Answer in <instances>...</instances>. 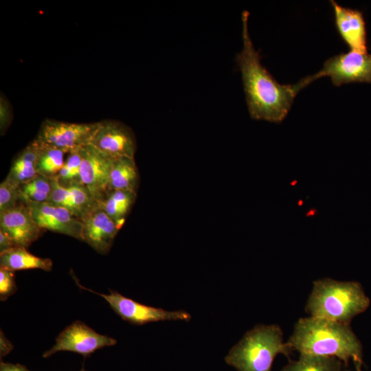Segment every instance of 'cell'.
<instances>
[{
	"instance_id": "obj_16",
	"label": "cell",
	"mask_w": 371,
	"mask_h": 371,
	"mask_svg": "<svg viewBox=\"0 0 371 371\" xmlns=\"http://www.w3.org/2000/svg\"><path fill=\"white\" fill-rule=\"evenodd\" d=\"M38 156V145L34 139L14 159L5 179L19 188L36 177Z\"/></svg>"
},
{
	"instance_id": "obj_19",
	"label": "cell",
	"mask_w": 371,
	"mask_h": 371,
	"mask_svg": "<svg viewBox=\"0 0 371 371\" xmlns=\"http://www.w3.org/2000/svg\"><path fill=\"white\" fill-rule=\"evenodd\" d=\"M136 196L137 193L135 192L111 190L99 204V206L116 223L120 229L135 201Z\"/></svg>"
},
{
	"instance_id": "obj_2",
	"label": "cell",
	"mask_w": 371,
	"mask_h": 371,
	"mask_svg": "<svg viewBox=\"0 0 371 371\" xmlns=\"http://www.w3.org/2000/svg\"><path fill=\"white\" fill-rule=\"evenodd\" d=\"M291 352L330 357L344 366L363 365V346L350 324L308 316L300 318L286 341Z\"/></svg>"
},
{
	"instance_id": "obj_21",
	"label": "cell",
	"mask_w": 371,
	"mask_h": 371,
	"mask_svg": "<svg viewBox=\"0 0 371 371\" xmlns=\"http://www.w3.org/2000/svg\"><path fill=\"white\" fill-rule=\"evenodd\" d=\"M54 179L38 175L30 181L18 188L21 203H39L48 202L52 188Z\"/></svg>"
},
{
	"instance_id": "obj_7",
	"label": "cell",
	"mask_w": 371,
	"mask_h": 371,
	"mask_svg": "<svg viewBox=\"0 0 371 371\" xmlns=\"http://www.w3.org/2000/svg\"><path fill=\"white\" fill-rule=\"evenodd\" d=\"M80 286L102 297L117 315L132 324L144 325L161 321H189L191 319L190 314L184 311H166L141 304L115 291H110L109 294H104L81 285Z\"/></svg>"
},
{
	"instance_id": "obj_14",
	"label": "cell",
	"mask_w": 371,
	"mask_h": 371,
	"mask_svg": "<svg viewBox=\"0 0 371 371\" xmlns=\"http://www.w3.org/2000/svg\"><path fill=\"white\" fill-rule=\"evenodd\" d=\"M330 3L337 30L344 43L352 51L368 53L366 26L362 12L344 8L333 0Z\"/></svg>"
},
{
	"instance_id": "obj_28",
	"label": "cell",
	"mask_w": 371,
	"mask_h": 371,
	"mask_svg": "<svg viewBox=\"0 0 371 371\" xmlns=\"http://www.w3.org/2000/svg\"><path fill=\"white\" fill-rule=\"evenodd\" d=\"M14 348V346L5 337L4 334L2 333V330H1V335H0V356L1 357H3L5 355H7L8 353H10L12 349Z\"/></svg>"
},
{
	"instance_id": "obj_18",
	"label": "cell",
	"mask_w": 371,
	"mask_h": 371,
	"mask_svg": "<svg viewBox=\"0 0 371 371\" xmlns=\"http://www.w3.org/2000/svg\"><path fill=\"white\" fill-rule=\"evenodd\" d=\"M139 176L135 158L120 157L114 159L112 165L110 190H128L137 193Z\"/></svg>"
},
{
	"instance_id": "obj_9",
	"label": "cell",
	"mask_w": 371,
	"mask_h": 371,
	"mask_svg": "<svg viewBox=\"0 0 371 371\" xmlns=\"http://www.w3.org/2000/svg\"><path fill=\"white\" fill-rule=\"evenodd\" d=\"M80 151L82 157V184L99 205L111 191L110 174L114 159L103 154L90 144L82 146Z\"/></svg>"
},
{
	"instance_id": "obj_29",
	"label": "cell",
	"mask_w": 371,
	"mask_h": 371,
	"mask_svg": "<svg viewBox=\"0 0 371 371\" xmlns=\"http://www.w3.org/2000/svg\"><path fill=\"white\" fill-rule=\"evenodd\" d=\"M0 371H30L25 366L19 363H0Z\"/></svg>"
},
{
	"instance_id": "obj_23",
	"label": "cell",
	"mask_w": 371,
	"mask_h": 371,
	"mask_svg": "<svg viewBox=\"0 0 371 371\" xmlns=\"http://www.w3.org/2000/svg\"><path fill=\"white\" fill-rule=\"evenodd\" d=\"M81 153L80 149L69 153L65 164L54 179L63 187L82 185L80 177Z\"/></svg>"
},
{
	"instance_id": "obj_15",
	"label": "cell",
	"mask_w": 371,
	"mask_h": 371,
	"mask_svg": "<svg viewBox=\"0 0 371 371\" xmlns=\"http://www.w3.org/2000/svg\"><path fill=\"white\" fill-rule=\"evenodd\" d=\"M48 202L67 209L80 220L99 206L89 191L82 186L63 187L56 179Z\"/></svg>"
},
{
	"instance_id": "obj_24",
	"label": "cell",
	"mask_w": 371,
	"mask_h": 371,
	"mask_svg": "<svg viewBox=\"0 0 371 371\" xmlns=\"http://www.w3.org/2000/svg\"><path fill=\"white\" fill-rule=\"evenodd\" d=\"M20 203L18 188L5 179L0 184V212L12 210Z\"/></svg>"
},
{
	"instance_id": "obj_31",
	"label": "cell",
	"mask_w": 371,
	"mask_h": 371,
	"mask_svg": "<svg viewBox=\"0 0 371 371\" xmlns=\"http://www.w3.org/2000/svg\"><path fill=\"white\" fill-rule=\"evenodd\" d=\"M341 371H352L348 368H344Z\"/></svg>"
},
{
	"instance_id": "obj_25",
	"label": "cell",
	"mask_w": 371,
	"mask_h": 371,
	"mask_svg": "<svg viewBox=\"0 0 371 371\" xmlns=\"http://www.w3.org/2000/svg\"><path fill=\"white\" fill-rule=\"evenodd\" d=\"M16 291L14 271L0 268V300L5 301Z\"/></svg>"
},
{
	"instance_id": "obj_12",
	"label": "cell",
	"mask_w": 371,
	"mask_h": 371,
	"mask_svg": "<svg viewBox=\"0 0 371 371\" xmlns=\"http://www.w3.org/2000/svg\"><path fill=\"white\" fill-rule=\"evenodd\" d=\"M80 221L82 241L99 254H108L120 230L116 223L100 206L90 211Z\"/></svg>"
},
{
	"instance_id": "obj_6",
	"label": "cell",
	"mask_w": 371,
	"mask_h": 371,
	"mask_svg": "<svg viewBox=\"0 0 371 371\" xmlns=\"http://www.w3.org/2000/svg\"><path fill=\"white\" fill-rule=\"evenodd\" d=\"M99 123H71L45 119L35 139L41 145L69 153L90 143Z\"/></svg>"
},
{
	"instance_id": "obj_3",
	"label": "cell",
	"mask_w": 371,
	"mask_h": 371,
	"mask_svg": "<svg viewBox=\"0 0 371 371\" xmlns=\"http://www.w3.org/2000/svg\"><path fill=\"white\" fill-rule=\"evenodd\" d=\"M370 304L359 282L324 278L313 281L305 311L311 317L350 324Z\"/></svg>"
},
{
	"instance_id": "obj_13",
	"label": "cell",
	"mask_w": 371,
	"mask_h": 371,
	"mask_svg": "<svg viewBox=\"0 0 371 371\" xmlns=\"http://www.w3.org/2000/svg\"><path fill=\"white\" fill-rule=\"evenodd\" d=\"M0 229L17 246L26 249L39 238L43 230L27 206L23 203L12 210L0 212Z\"/></svg>"
},
{
	"instance_id": "obj_10",
	"label": "cell",
	"mask_w": 371,
	"mask_h": 371,
	"mask_svg": "<svg viewBox=\"0 0 371 371\" xmlns=\"http://www.w3.org/2000/svg\"><path fill=\"white\" fill-rule=\"evenodd\" d=\"M89 144L112 159L135 158L137 149L132 130L125 124L111 120L100 122Z\"/></svg>"
},
{
	"instance_id": "obj_8",
	"label": "cell",
	"mask_w": 371,
	"mask_h": 371,
	"mask_svg": "<svg viewBox=\"0 0 371 371\" xmlns=\"http://www.w3.org/2000/svg\"><path fill=\"white\" fill-rule=\"evenodd\" d=\"M117 340L95 332L81 321H76L66 327L56 338L55 344L43 355L47 358L60 351L78 353L86 357L104 347L112 346Z\"/></svg>"
},
{
	"instance_id": "obj_30",
	"label": "cell",
	"mask_w": 371,
	"mask_h": 371,
	"mask_svg": "<svg viewBox=\"0 0 371 371\" xmlns=\"http://www.w3.org/2000/svg\"><path fill=\"white\" fill-rule=\"evenodd\" d=\"M355 371H363L362 366H355Z\"/></svg>"
},
{
	"instance_id": "obj_1",
	"label": "cell",
	"mask_w": 371,
	"mask_h": 371,
	"mask_svg": "<svg viewBox=\"0 0 371 371\" xmlns=\"http://www.w3.org/2000/svg\"><path fill=\"white\" fill-rule=\"evenodd\" d=\"M249 15L247 10L242 12L243 48L236 56L248 111L252 119L280 123L297 93L293 85L278 83L261 64L260 53L255 49L248 31Z\"/></svg>"
},
{
	"instance_id": "obj_22",
	"label": "cell",
	"mask_w": 371,
	"mask_h": 371,
	"mask_svg": "<svg viewBox=\"0 0 371 371\" xmlns=\"http://www.w3.org/2000/svg\"><path fill=\"white\" fill-rule=\"evenodd\" d=\"M35 141L36 142V139ZM37 144L38 145L36 166L38 175L54 179L65 164V153L54 147L43 146L38 142Z\"/></svg>"
},
{
	"instance_id": "obj_5",
	"label": "cell",
	"mask_w": 371,
	"mask_h": 371,
	"mask_svg": "<svg viewBox=\"0 0 371 371\" xmlns=\"http://www.w3.org/2000/svg\"><path fill=\"white\" fill-rule=\"evenodd\" d=\"M329 76L333 84L341 86L350 82L371 83V54L350 50L326 60L322 69L293 85L297 93L315 80Z\"/></svg>"
},
{
	"instance_id": "obj_27",
	"label": "cell",
	"mask_w": 371,
	"mask_h": 371,
	"mask_svg": "<svg viewBox=\"0 0 371 371\" xmlns=\"http://www.w3.org/2000/svg\"><path fill=\"white\" fill-rule=\"evenodd\" d=\"M15 247L19 246L5 233L0 229V253Z\"/></svg>"
},
{
	"instance_id": "obj_17",
	"label": "cell",
	"mask_w": 371,
	"mask_h": 371,
	"mask_svg": "<svg viewBox=\"0 0 371 371\" xmlns=\"http://www.w3.org/2000/svg\"><path fill=\"white\" fill-rule=\"evenodd\" d=\"M53 262L49 258H43L32 254L26 248L15 247L0 253V268L10 270L41 269L49 271Z\"/></svg>"
},
{
	"instance_id": "obj_4",
	"label": "cell",
	"mask_w": 371,
	"mask_h": 371,
	"mask_svg": "<svg viewBox=\"0 0 371 371\" xmlns=\"http://www.w3.org/2000/svg\"><path fill=\"white\" fill-rule=\"evenodd\" d=\"M292 352L277 324H258L249 330L225 356L227 364L237 371H271L275 358Z\"/></svg>"
},
{
	"instance_id": "obj_32",
	"label": "cell",
	"mask_w": 371,
	"mask_h": 371,
	"mask_svg": "<svg viewBox=\"0 0 371 371\" xmlns=\"http://www.w3.org/2000/svg\"><path fill=\"white\" fill-rule=\"evenodd\" d=\"M80 371H87L84 368H82Z\"/></svg>"
},
{
	"instance_id": "obj_26",
	"label": "cell",
	"mask_w": 371,
	"mask_h": 371,
	"mask_svg": "<svg viewBox=\"0 0 371 371\" xmlns=\"http://www.w3.org/2000/svg\"><path fill=\"white\" fill-rule=\"evenodd\" d=\"M12 119V111L10 102L5 96L0 98V130L1 134H3Z\"/></svg>"
},
{
	"instance_id": "obj_20",
	"label": "cell",
	"mask_w": 371,
	"mask_h": 371,
	"mask_svg": "<svg viewBox=\"0 0 371 371\" xmlns=\"http://www.w3.org/2000/svg\"><path fill=\"white\" fill-rule=\"evenodd\" d=\"M344 366L335 357L300 355L297 360H291L280 371H341Z\"/></svg>"
},
{
	"instance_id": "obj_11",
	"label": "cell",
	"mask_w": 371,
	"mask_h": 371,
	"mask_svg": "<svg viewBox=\"0 0 371 371\" xmlns=\"http://www.w3.org/2000/svg\"><path fill=\"white\" fill-rule=\"evenodd\" d=\"M25 205L42 229L67 235L82 241V223L67 209L49 202Z\"/></svg>"
}]
</instances>
